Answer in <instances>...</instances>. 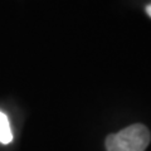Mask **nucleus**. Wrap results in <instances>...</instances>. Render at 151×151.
Segmentation results:
<instances>
[{
  "label": "nucleus",
  "instance_id": "7ed1b4c3",
  "mask_svg": "<svg viewBox=\"0 0 151 151\" xmlns=\"http://www.w3.org/2000/svg\"><path fill=\"white\" fill-rule=\"evenodd\" d=\"M146 13H147V15L151 18V4H150V5L146 6Z\"/></svg>",
  "mask_w": 151,
  "mask_h": 151
},
{
  "label": "nucleus",
  "instance_id": "f257e3e1",
  "mask_svg": "<svg viewBox=\"0 0 151 151\" xmlns=\"http://www.w3.org/2000/svg\"><path fill=\"white\" fill-rule=\"evenodd\" d=\"M150 131L147 127L136 124L111 134L106 139L107 151H145L150 144Z\"/></svg>",
  "mask_w": 151,
  "mask_h": 151
},
{
  "label": "nucleus",
  "instance_id": "f03ea898",
  "mask_svg": "<svg viewBox=\"0 0 151 151\" xmlns=\"http://www.w3.org/2000/svg\"><path fill=\"white\" fill-rule=\"evenodd\" d=\"M13 141V132L6 115L0 111V142L10 144Z\"/></svg>",
  "mask_w": 151,
  "mask_h": 151
}]
</instances>
